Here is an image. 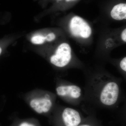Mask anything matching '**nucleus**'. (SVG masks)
I'll return each instance as SVG.
<instances>
[{
	"label": "nucleus",
	"mask_w": 126,
	"mask_h": 126,
	"mask_svg": "<svg viewBox=\"0 0 126 126\" xmlns=\"http://www.w3.org/2000/svg\"><path fill=\"white\" fill-rule=\"evenodd\" d=\"M121 38L122 40L124 42L126 41V29H125L122 32L121 34Z\"/></svg>",
	"instance_id": "obj_11"
},
{
	"label": "nucleus",
	"mask_w": 126,
	"mask_h": 126,
	"mask_svg": "<svg viewBox=\"0 0 126 126\" xmlns=\"http://www.w3.org/2000/svg\"><path fill=\"white\" fill-rule=\"evenodd\" d=\"M75 0H65V1H74Z\"/></svg>",
	"instance_id": "obj_15"
},
{
	"label": "nucleus",
	"mask_w": 126,
	"mask_h": 126,
	"mask_svg": "<svg viewBox=\"0 0 126 126\" xmlns=\"http://www.w3.org/2000/svg\"><path fill=\"white\" fill-rule=\"evenodd\" d=\"M69 26L72 34L75 36L87 38L92 34V29L89 25L79 16L73 17L70 21Z\"/></svg>",
	"instance_id": "obj_3"
},
{
	"label": "nucleus",
	"mask_w": 126,
	"mask_h": 126,
	"mask_svg": "<svg viewBox=\"0 0 126 126\" xmlns=\"http://www.w3.org/2000/svg\"><path fill=\"white\" fill-rule=\"evenodd\" d=\"M119 94V88L117 84L114 82H109L102 89L100 95V101L106 106H112L117 101Z\"/></svg>",
	"instance_id": "obj_2"
},
{
	"label": "nucleus",
	"mask_w": 126,
	"mask_h": 126,
	"mask_svg": "<svg viewBox=\"0 0 126 126\" xmlns=\"http://www.w3.org/2000/svg\"><path fill=\"white\" fill-rule=\"evenodd\" d=\"M71 48L70 45L64 43L59 46L55 52L50 58L52 64L59 67H63L67 65L72 59Z\"/></svg>",
	"instance_id": "obj_1"
},
{
	"label": "nucleus",
	"mask_w": 126,
	"mask_h": 126,
	"mask_svg": "<svg viewBox=\"0 0 126 126\" xmlns=\"http://www.w3.org/2000/svg\"><path fill=\"white\" fill-rule=\"evenodd\" d=\"M62 116L65 126H78L81 122L79 113L73 108H65L63 111Z\"/></svg>",
	"instance_id": "obj_5"
},
{
	"label": "nucleus",
	"mask_w": 126,
	"mask_h": 126,
	"mask_svg": "<svg viewBox=\"0 0 126 126\" xmlns=\"http://www.w3.org/2000/svg\"><path fill=\"white\" fill-rule=\"evenodd\" d=\"M45 40V37L44 36L38 35L32 37L31 41L34 44L41 45L44 43Z\"/></svg>",
	"instance_id": "obj_8"
},
{
	"label": "nucleus",
	"mask_w": 126,
	"mask_h": 126,
	"mask_svg": "<svg viewBox=\"0 0 126 126\" xmlns=\"http://www.w3.org/2000/svg\"><path fill=\"white\" fill-rule=\"evenodd\" d=\"M58 95L61 97L68 96L77 99L81 95V90L78 86L74 85L59 86L56 88Z\"/></svg>",
	"instance_id": "obj_6"
},
{
	"label": "nucleus",
	"mask_w": 126,
	"mask_h": 126,
	"mask_svg": "<svg viewBox=\"0 0 126 126\" xmlns=\"http://www.w3.org/2000/svg\"><path fill=\"white\" fill-rule=\"evenodd\" d=\"M121 68L125 72L126 71V58L125 57L121 61L120 63Z\"/></svg>",
	"instance_id": "obj_10"
},
{
	"label": "nucleus",
	"mask_w": 126,
	"mask_h": 126,
	"mask_svg": "<svg viewBox=\"0 0 126 126\" xmlns=\"http://www.w3.org/2000/svg\"><path fill=\"white\" fill-rule=\"evenodd\" d=\"M58 0V1H62V0Z\"/></svg>",
	"instance_id": "obj_16"
},
{
	"label": "nucleus",
	"mask_w": 126,
	"mask_h": 126,
	"mask_svg": "<svg viewBox=\"0 0 126 126\" xmlns=\"http://www.w3.org/2000/svg\"><path fill=\"white\" fill-rule=\"evenodd\" d=\"M55 35L54 33H50L46 36V40L48 41H51L55 38Z\"/></svg>",
	"instance_id": "obj_9"
},
{
	"label": "nucleus",
	"mask_w": 126,
	"mask_h": 126,
	"mask_svg": "<svg viewBox=\"0 0 126 126\" xmlns=\"http://www.w3.org/2000/svg\"><path fill=\"white\" fill-rule=\"evenodd\" d=\"M31 107L39 114L48 112L51 109L52 102L48 96L36 98L32 99L30 102Z\"/></svg>",
	"instance_id": "obj_4"
},
{
	"label": "nucleus",
	"mask_w": 126,
	"mask_h": 126,
	"mask_svg": "<svg viewBox=\"0 0 126 126\" xmlns=\"http://www.w3.org/2000/svg\"><path fill=\"white\" fill-rule=\"evenodd\" d=\"M1 52H2V49L0 47V55L1 54Z\"/></svg>",
	"instance_id": "obj_14"
},
{
	"label": "nucleus",
	"mask_w": 126,
	"mask_h": 126,
	"mask_svg": "<svg viewBox=\"0 0 126 126\" xmlns=\"http://www.w3.org/2000/svg\"><path fill=\"white\" fill-rule=\"evenodd\" d=\"M19 126H35L33 124L29 123L24 122L22 123L21 124H20Z\"/></svg>",
	"instance_id": "obj_12"
},
{
	"label": "nucleus",
	"mask_w": 126,
	"mask_h": 126,
	"mask_svg": "<svg viewBox=\"0 0 126 126\" xmlns=\"http://www.w3.org/2000/svg\"><path fill=\"white\" fill-rule=\"evenodd\" d=\"M91 126L90 125H87V124H85V125H82L81 126Z\"/></svg>",
	"instance_id": "obj_13"
},
{
	"label": "nucleus",
	"mask_w": 126,
	"mask_h": 126,
	"mask_svg": "<svg viewBox=\"0 0 126 126\" xmlns=\"http://www.w3.org/2000/svg\"><path fill=\"white\" fill-rule=\"evenodd\" d=\"M112 18L117 20L126 19V4L120 3L115 5L111 12Z\"/></svg>",
	"instance_id": "obj_7"
}]
</instances>
